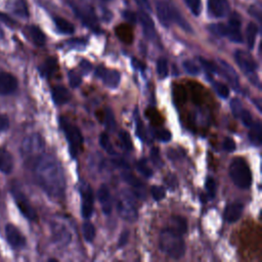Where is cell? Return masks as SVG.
<instances>
[{"mask_svg":"<svg viewBox=\"0 0 262 262\" xmlns=\"http://www.w3.org/2000/svg\"><path fill=\"white\" fill-rule=\"evenodd\" d=\"M34 175L41 188L52 199H62L67 181L63 169L56 158L51 155H41L33 166Z\"/></svg>","mask_w":262,"mask_h":262,"instance_id":"obj_1","label":"cell"},{"mask_svg":"<svg viewBox=\"0 0 262 262\" xmlns=\"http://www.w3.org/2000/svg\"><path fill=\"white\" fill-rule=\"evenodd\" d=\"M159 245L161 251L174 260H179L184 256L185 243L182 238V234L171 227L164 228L161 231Z\"/></svg>","mask_w":262,"mask_h":262,"instance_id":"obj_2","label":"cell"},{"mask_svg":"<svg viewBox=\"0 0 262 262\" xmlns=\"http://www.w3.org/2000/svg\"><path fill=\"white\" fill-rule=\"evenodd\" d=\"M228 173L232 182L238 188L246 189L252 183V173L244 158H234L229 165Z\"/></svg>","mask_w":262,"mask_h":262,"instance_id":"obj_3","label":"cell"},{"mask_svg":"<svg viewBox=\"0 0 262 262\" xmlns=\"http://www.w3.org/2000/svg\"><path fill=\"white\" fill-rule=\"evenodd\" d=\"M117 210L119 215L129 221L134 222L138 218L136 201L133 192L130 190H122L117 200Z\"/></svg>","mask_w":262,"mask_h":262,"instance_id":"obj_4","label":"cell"},{"mask_svg":"<svg viewBox=\"0 0 262 262\" xmlns=\"http://www.w3.org/2000/svg\"><path fill=\"white\" fill-rule=\"evenodd\" d=\"M59 123L64 133V136L68 140V143L70 146V152L73 158H76L81 151L83 146V135L80 129L76 125H73L72 123H70L66 118H60Z\"/></svg>","mask_w":262,"mask_h":262,"instance_id":"obj_5","label":"cell"},{"mask_svg":"<svg viewBox=\"0 0 262 262\" xmlns=\"http://www.w3.org/2000/svg\"><path fill=\"white\" fill-rule=\"evenodd\" d=\"M44 146L45 143L42 136L38 133H33L24 139L20 151L29 162H35L36 159L43 154Z\"/></svg>","mask_w":262,"mask_h":262,"instance_id":"obj_6","label":"cell"},{"mask_svg":"<svg viewBox=\"0 0 262 262\" xmlns=\"http://www.w3.org/2000/svg\"><path fill=\"white\" fill-rule=\"evenodd\" d=\"M79 191L81 195V214L83 218L89 219L93 213V191L91 186L82 181L79 186Z\"/></svg>","mask_w":262,"mask_h":262,"instance_id":"obj_7","label":"cell"},{"mask_svg":"<svg viewBox=\"0 0 262 262\" xmlns=\"http://www.w3.org/2000/svg\"><path fill=\"white\" fill-rule=\"evenodd\" d=\"M234 59L239 67V69L245 73V75L256 77V70H257V62L253 58V56L245 51V50H236L234 52Z\"/></svg>","mask_w":262,"mask_h":262,"instance_id":"obj_8","label":"cell"},{"mask_svg":"<svg viewBox=\"0 0 262 262\" xmlns=\"http://www.w3.org/2000/svg\"><path fill=\"white\" fill-rule=\"evenodd\" d=\"M12 193H13V198L16 203V206L20 211V213L29 220H36L37 213L35 209L32 207V205L30 204V202L28 201V199L26 198V195L21 191L15 190V189L12 191Z\"/></svg>","mask_w":262,"mask_h":262,"instance_id":"obj_9","label":"cell"},{"mask_svg":"<svg viewBox=\"0 0 262 262\" xmlns=\"http://www.w3.org/2000/svg\"><path fill=\"white\" fill-rule=\"evenodd\" d=\"M96 77L100 78L103 84L108 88H117L121 81V75L116 70H108L103 67H98L95 71Z\"/></svg>","mask_w":262,"mask_h":262,"instance_id":"obj_10","label":"cell"},{"mask_svg":"<svg viewBox=\"0 0 262 262\" xmlns=\"http://www.w3.org/2000/svg\"><path fill=\"white\" fill-rule=\"evenodd\" d=\"M226 37L234 43L243 42V36L241 33V18L235 12L230 15L228 24L226 25Z\"/></svg>","mask_w":262,"mask_h":262,"instance_id":"obj_11","label":"cell"},{"mask_svg":"<svg viewBox=\"0 0 262 262\" xmlns=\"http://www.w3.org/2000/svg\"><path fill=\"white\" fill-rule=\"evenodd\" d=\"M5 235L6 239L12 248L19 249L23 248L26 244V238L21 232L12 224H7L5 226Z\"/></svg>","mask_w":262,"mask_h":262,"instance_id":"obj_12","label":"cell"},{"mask_svg":"<svg viewBox=\"0 0 262 262\" xmlns=\"http://www.w3.org/2000/svg\"><path fill=\"white\" fill-rule=\"evenodd\" d=\"M17 88V80L16 78L6 72L0 73V94L7 95L13 93Z\"/></svg>","mask_w":262,"mask_h":262,"instance_id":"obj_13","label":"cell"},{"mask_svg":"<svg viewBox=\"0 0 262 262\" xmlns=\"http://www.w3.org/2000/svg\"><path fill=\"white\" fill-rule=\"evenodd\" d=\"M74 10L76 14L80 17V19L90 29L96 30L98 28L96 16L93 12V10L88 6H80V7H74Z\"/></svg>","mask_w":262,"mask_h":262,"instance_id":"obj_14","label":"cell"},{"mask_svg":"<svg viewBox=\"0 0 262 262\" xmlns=\"http://www.w3.org/2000/svg\"><path fill=\"white\" fill-rule=\"evenodd\" d=\"M97 198L100 203L101 209L105 215H110L113 210V200L111 191L105 184H101L97 190Z\"/></svg>","mask_w":262,"mask_h":262,"instance_id":"obj_15","label":"cell"},{"mask_svg":"<svg viewBox=\"0 0 262 262\" xmlns=\"http://www.w3.org/2000/svg\"><path fill=\"white\" fill-rule=\"evenodd\" d=\"M52 236L54 243L61 247H67V245L71 242L70 231L63 224L60 223H56L54 226H52Z\"/></svg>","mask_w":262,"mask_h":262,"instance_id":"obj_16","label":"cell"},{"mask_svg":"<svg viewBox=\"0 0 262 262\" xmlns=\"http://www.w3.org/2000/svg\"><path fill=\"white\" fill-rule=\"evenodd\" d=\"M209 12L215 17H223L229 12L227 0H208Z\"/></svg>","mask_w":262,"mask_h":262,"instance_id":"obj_17","label":"cell"},{"mask_svg":"<svg viewBox=\"0 0 262 262\" xmlns=\"http://www.w3.org/2000/svg\"><path fill=\"white\" fill-rule=\"evenodd\" d=\"M244 205L238 202H233L227 205L224 211V218L228 223L236 222L243 215Z\"/></svg>","mask_w":262,"mask_h":262,"instance_id":"obj_18","label":"cell"},{"mask_svg":"<svg viewBox=\"0 0 262 262\" xmlns=\"http://www.w3.org/2000/svg\"><path fill=\"white\" fill-rule=\"evenodd\" d=\"M157 15L161 21V24L165 27H169L171 24L170 19V2L166 0H159L156 4Z\"/></svg>","mask_w":262,"mask_h":262,"instance_id":"obj_19","label":"cell"},{"mask_svg":"<svg viewBox=\"0 0 262 262\" xmlns=\"http://www.w3.org/2000/svg\"><path fill=\"white\" fill-rule=\"evenodd\" d=\"M139 20L142 25L143 33H144L145 37L149 40H154L156 38V29H155L154 21L151 20L150 16L148 15V12L141 10L139 13Z\"/></svg>","mask_w":262,"mask_h":262,"instance_id":"obj_20","label":"cell"},{"mask_svg":"<svg viewBox=\"0 0 262 262\" xmlns=\"http://www.w3.org/2000/svg\"><path fill=\"white\" fill-rule=\"evenodd\" d=\"M170 19H171V23L177 24L184 31L189 32V33L192 32L190 25L185 20L183 15L180 13V11L177 9V7L172 2H170Z\"/></svg>","mask_w":262,"mask_h":262,"instance_id":"obj_21","label":"cell"},{"mask_svg":"<svg viewBox=\"0 0 262 262\" xmlns=\"http://www.w3.org/2000/svg\"><path fill=\"white\" fill-rule=\"evenodd\" d=\"M219 63L221 66V70H222V73H223L224 77L227 79V81L231 84V86L233 88L237 89L238 86H239L238 76H237L236 72L234 71V69L224 60L219 59Z\"/></svg>","mask_w":262,"mask_h":262,"instance_id":"obj_22","label":"cell"},{"mask_svg":"<svg viewBox=\"0 0 262 262\" xmlns=\"http://www.w3.org/2000/svg\"><path fill=\"white\" fill-rule=\"evenodd\" d=\"M52 98L55 104L61 105L70 101L71 93L64 86L57 85L52 88Z\"/></svg>","mask_w":262,"mask_h":262,"instance_id":"obj_23","label":"cell"},{"mask_svg":"<svg viewBox=\"0 0 262 262\" xmlns=\"http://www.w3.org/2000/svg\"><path fill=\"white\" fill-rule=\"evenodd\" d=\"M13 169L12 156L4 148H0V171L9 174Z\"/></svg>","mask_w":262,"mask_h":262,"instance_id":"obj_24","label":"cell"},{"mask_svg":"<svg viewBox=\"0 0 262 262\" xmlns=\"http://www.w3.org/2000/svg\"><path fill=\"white\" fill-rule=\"evenodd\" d=\"M261 131H262V124L260 121H257L256 123H253L251 125V129L249 132V139L256 146H259L261 144Z\"/></svg>","mask_w":262,"mask_h":262,"instance_id":"obj_25","label":"cell"},{"mask_svg":"<svg viewBox=\"0 0 262 262\" xmlns=\"http://www.w3.org/2000/svg\"><path fill=\"white\" fill-rule=\"evenodd\" d=\"M55 27L57 29L58 32H60L61 34H73L75 32V27L72 23H70L69 20L60 17V16H55L53 18Z\"/></svg>","mask_w":262,"mask_h":262,"instance_id":"obj_26","label":"cell"},{"mask_svg":"<svg viewBox=\"0 0 262 262\" xmlns=\"http://www.w3.org/2000/svg\"><path fill=\"white\" fill-rule=\"evenodd\" d=\"M57 60L54 57H48L40 67V72L43 76L50 77L57 71Z\"/></svg>","mask_w":262,"mask_h":262,"instance_id":"obj_27","label":"cell"},{"mask_svg":"<svg viewBox=\"0 0 262 262\" xmlns=\"http://www.w3.org/2000/svg\"><path fill=\"white\" fill-rule=\"evenodd\" d=\"M122 178L131 187H133L135 190L139 191V193H138V196H139L140 195V191H142L144 189L143 183L138 178H136L132 173H130V172H123L122 173Z\"/></svg>","mask_w":262,"mask_h":262,"instance_id":"obj_28","label":"cell"},{"mask_svg":"<svg viewBox=\"0 0 262 262\" xmlns=\"http://www.w3.org/2000/svg\"><path fill=\"white\" fill-rule=\"evenodd\" d=\"M29 34H30L33 42L37 46H43L45 44L46 37H45L44 33L40 30V28H38L37 26H30L29 27Z\"/></svg>","mask_w":262,"mask_h":262,"instance_id":"obj_29","label":"cell"},{"mask_svg":"<svg viewBox=\"0 0 262 262\" xmlns=\"http://www.w3.org/2000/svg\"><path fill=\"white\" fill-rule=\"evenodd\" d=\"M171 222H172L171 228H173L178 233L183 234L187 231V221L184 217L179 215H174L171 218Z\"/></svg>","mask_w":262,"mask_h":262,"instance_id":"obj_30","label":"cell"},{"mask_svg":"<svg viewBox=\"0 0 262 262\" xmlns=\"http://www.w3.org/2000/svg\"><path fill=\"white\" fill-rule=\"evenodd\" d=\"M258 33V27L254 23H249L246 29V39H247V44L250 49L254 48L256 37Z\"/></svg>","mask_w":262,"mask_h":262,"instance_id":"obj_31","label":"cell"},{"mask_svg":"<svg viewBox=\"0 0 262 262\" xmlns=\"http://www.w3.org/2000/svg\"><path fill=\"white\" fill-rule=\"evenodd\" d=\"M103 123L107 132H114L116 129V119L112 108L106 107L103 115Z\"/></svg>","mask_w":262,"mask_h":262,"instance_id":"obj_32","label":"cell"},{"mask_svg":"<svg viewBox=\"0 0 262 262\" xmlns=\"http://www.w3.org/2000/svg\"><path fill=\"white\" fill-rule=\"evenodd\" d=\"M82 232H83V236L85 238V241L87 242H92L95 237V227L94 225L89 222V221H86L83 223L82 225Z\"/></svg>","mask_w":262,"mask_h":262,"instance_id":"obj_33","label":"cell"},{"mask_svg":"<svg viewBox=\"0 0 262 262\" xmlns=\"http://www.w3.org/2000/svg\"><path fill=\"white\" fill-rule=\"evenodd\" d=\"M157 73L161 79L168 76V61L164 57H160L157 60Z\"/></svg>","mask_w":262,"mask_h":262,"instance_id":"obj_34","label":"cell"},{"mask_svg":"<svg viewBox=\"0 0 262 262\" xmlns=\"http://www.w3.org/2000/svg\"><path fill=\"white\" fill-rule=\"evenodd\" d=\"M99 144L107 154H110V155H115L116 154L106 133H101L99 135Z\"/></svg>","mask_w":262,"mask_h":262,"instance_id":"obj_35","label":"cell"},{"mask_svg":"<svg viewBox=\"0 0 262 262\" xmlns=\"http://www.w3.org/2000/svg\"><path fill=\"white\" fill-rule=\"evenodd\" d=\"M119 139H120V141H121L122 146H123L126 150H132L133 144H132V141H131L130 134H129L127 131H125V130L120 131V133H119Z\"/></svg>","mask_w":262,"mask_h":262,"instance_id":"obj_36","label":"cell"},{"mask_svg":"<svg viewBox=\"0 0 262 262\" xmlns=\"http://www.w3.org/2000/svg\"><path fill=\"white\" fill-rule=\"evenodd\" d=\"M136 168L137 170L146 178H149L152 175V171L150 170V168L147 166L146 160L145 159H140L139 161H137L136 163Z\"/></svg>","mask_w":262,"mask_h":262,"instance_id":"obj_37","label":"cell"},{"mask_svg":"<svg viewBox=\"0 0 262 262\" xmlns=\"http://www.w3.org/2000/svg\"><path fill=\"white\" fill-rule=\"evenodd\" d=\"M14 12L23 17H27L29 15V11H28V7L27 4L24 0H17L14 3Z\"/></svg>","mask_w":262,"mask_h":262,"instance_id":"obj_38","label":"cell"},{"mask_svg":"<svg viewBox=\"0 0 262 262\" xmlns=\"http://www.w3.org/2000/svg\"><path fill=\"white\" fill-rule=\"evenodd\" d=\"M182 67L184 69V71L189 74V75H192V76H195V75H199L200 74V69L199 67L196 66L195 62H193L192 60H184L183 63H182Z\"/></svg>","mask_w":262,"mask_h":262,"instance_id":"obj_39","label":"cell"},{"mask_svg":"<svg viewBox=\"0 0 262 262\" xmlns=\"http://www.w3.org/2000/svg\"><path fill=\"white\" fill-rule=\"evenodd\" d=\"M213 86H214L215 91L217 92V94L220 97H222V98H227L228 97V95H229V88L224 83L214 82Z\"/></svg>","mask_w":262,"mask_h":262,"instance_id":"obj_40","label":"cell"},{"mask_svg":"<svg viewBox=\"0 0 262 262\" xmlns=\"http://www.w3.org/2000/svg\"><path fill=\"white\" fill-rule=\"evenodd\" d=\"M173 96L178 103H184L187 95H186V91L182 86H177L173 90Z\"/></svg>","mask_w":262,"mask_h":262,"instance_id":"obj_41","label":"cell"},{"mask_svg":"<svg viewBox=\"0 0 262 262\" xmlns=\"http://www.w3.org/2000/svg\"><path fill=\"white\" fill-rule=\"evenodd\" d=\"M205 186H206V190H207L209 199H214L215 194H216V182H215L214 178L207 177Z\"/></svg>","mask_w":262,"mask_h":262,"instance_id":"obj_42","label":"cell"},{"mask_svg":"<svg viewBox=\"0 0 262 262\" xmlns=\"http://www.w3.org/2000/svg\"><path fill=\"white\" fill-rule=\"evenodd\" d=\"M185 3L194 15L198 16L201 13V9H202L201 0H185Z\"/></svg>","mask_w":262,"mask_h":262,"instance_id":"obj_43","label":"cell"},{"mask_svg":"<svg viewBox=\"0 0 262 262\" xmlns=\"http://www.w3.org/2000/svg\"><path fill=\"white\" fill-rule=\"evenodd\" d=\"M150 193L154 198L155 201H161L165 198L166 195V190L163 186H158V185H154L151 186V189H150Z\"/></svg>","mask_w":262,"mask_h":262,"instance_id":"obj_44","label":"cell"},{"mask_svg":"<svg viewBox=\"0 0 262 262\" xmlns=\"http://www.w3.org/2000/svg\"><path fill=\"white\" fill-rule=\"evenodd\" d=\"M230 108H231V112H232V114H233V116L235 118H238L239 114L244 110L243 103H242V101L238 98H232L231 99V101H230Z\"/></svg>","mask_w":262,"mask_h":262,"instance_id":"obj_45","label":"cell"},{"mask_svg":"<svg viewBox=\"0 0 262 262\" xmlns=\"http://www.w3.org/2000/svg\"><path fill=\"white\" fill-rule=\"evenodd\" d=\"M238 119H241V121L243 122V124H244L246 127H251V125L254 123L251 113H250L248 110H245V108H244V110L242 111V113L239 114Z\"/></svg>","mask_w":262,"mask_h":262,"instance_id":"obj_46","label":"cell"},{"mask_svg":"<svg viewBox=\"0 0 262 262\" xmlns=\"http://www.w3.org/2000/svg\"><path fill=\"white\" fill-rule=\"evenodd\" d=\"M69 81H70V85L73 88L79 87L82 83V79H81L80 75L77 74L76 72H73V71L69 72Z\"/></svg>","mask_w":262,"mask_h":262,"instance_id":"obj_47","label":"cell"},{"mask_svg":"<svg viewBox=\"0 0 262 262\" xmlns=\"http://www.w3.org/2000/svg\"><path fill=\"white\" fill-rule=\"evenodd\" d=\"M209 29L212 33L218 35V36H226V25L223 24H215L209 26Z\"/></svg>","mask_w":262,"mask_h":262,"instance_id":"obj_48","label":"cell"},{"mask_svg":"<svg viewBox=\"0 0 262 262\" xmlns=\"http://www.w3.org/2000/svg\"><path fill=\"white\" fill-rule=\"evenodd\" d=\"M155 136L157 137L158 140L160 141H163V142H168L170 141L172 135L171 133L168 131V130H165V129H161V130H157L155 132Z\"/></svg>","mask_w":262,"mask_h":262,"instance_id":"obj_49","label":"cell"},{"mask_svg":"<svg viewBox=\"0 0 262 262\" xmlns=\"http://www.w3.org/2000/svg\"><path fill=\"white\" fill-rule=\"evenodd\" d=\"M223 149L228 151V152H232L235 150V142L232 138L230 137H226L224 140H223Z\"/></svg>","mask_w":262,"mask_h":262,"instance_id":"obj_50","label":"cell"},{"mask_svg":"<svg viewBox=\"0 0 262 262\" xmlns=\"http://www.w3.org/2000/svg\"><path fill=\"white\" fill-rule=\"evenodd\" d=\"M199 59H200V62L202 63V66H203L208 72H210V73H216V72H217V68H216V66H215L212 61L207 60V59H205V58H203V57H200Z\"/></svg>","mask_w":262,"mask_h":262,"instance_id":"obj_51","label":"cell"},{"mask_svg":"<svg viewBox=\"0 0 262 262\" xmlns=\"http://www.w3.org/2000/svg\"><path fill=\"white\" fill-rule=\"evenodd\" d=\"M135 121H136V134L138 137H140L141 139H143V125L142 122L137 114V112L135 111Z\"/></svg>","mask_w":262,"mask_h":262,"instance_id":"obj_52","label":"cell"},{"mask_svg":"<svg viewBox=\"0 0 262 262\" xmlns=\"http://www.w3.org/2000/svg\"><path fill=\"white\" fill-rule=\"evenodd\" d=\"M122 16L124 17L125 20H127V21L130 23V24H135V23L137 21V15H136L134 12L130 11V10H125V11H123Z\"/></svg>","mask_w":262,"mask_h":262,"instance_id":"obj_53","label":"cell"},{"mask_svg":"<svg viewBox=\"0 0 262 262\" xmlns=\"http://www.w3.org/2000/svg\"><path fill=\"white\" fill-rule=\"evenodd\" d=\"M150 158H151V161L155 165H157L158 167H161L162 166V161H161V157H160V154H159V149L158 148H152L151 151H150Z\"/></svg>","mask_w":262,"mask_h":262,"instance_id":"obj_54","label":"cell"},{"mask_svg":"<svg viewBox=\"0 0 262 262\" xmlns=\"http://www.w3.org/2000/svg\"><path fill=\"white\" fill-rule=\"evenodd\" d=\"M135 1H136V4L138 5V7L142 11L150 12L151 7H150V4H149V0H135Z\"/></svg>","mask_w":262,"mask_h":262,"instance_id":"obj_55","label":"cell"},{"mask_svg":"<svg viewBox=\"0 0 262 262\" xmlns=\"http://www.w3.org/2000/svg\"><path fill=\"white\" fill-rule=\"evenodd\" d=\"M9 127V120L5 115L0 114V131H4Z\"/></svg>","mask_w":262,"mask_h":262,"instance_id":"obj_56","label":"cell"},{"mask_svg":"<svg viewBox=\"0 0 262 262\" xmlns=\"http://www.w3.org/2000/svg\"><path fill=\"white\" fill-rule=\"evenodd\" d=\"M80 68H81V70H82V72H83L84 74H87V73H89L90 70H91V63H90L88 60L83 59V60L80 62Z\"/></svg>","mask_w":262,"mask_h":262,"instance_id":"obj_57","label":"cell"},{"mask_svg":"<svg viewBox=\"0 0 262 262\" xmlns=\"http://www.w3.org/2000/svg\"><path fill=\"white\" fill-rule=\"evenodd\" d=\"M128 237H129V231L128 230H125L121 233V236H120V239H119V247H123L126 245L127 241H128Z\"/></svg>","mask_w":262,"mask_h":262,"instance_id":"obj_58","label":"cell"},{"mask_svg":"<svg viewBox=\"0 0 262 262\" xmlns=\"http://www.w3.org/2000/svg\"><path fill=\"white\" fill-rule=\"evenodd\" d=\"M131 63H132V66H133V68L136 69V70H138V71H143V70L145 69L144 64H143L141 61H139L138 59H136V58H132Z\"/></svg>","mask_w":262,"mask_h":262,"instance_id":"obj_59","label":"cell"},{"mask_svg":"<svg viewBox=\"0 0 262 262\" xmlns=\"http://www.w3.org/2000/svg\"><path fill=\"white\" fill-rule=\"evenodd\" d=\"M3 37V32H2V30H1V28H0V39Z\"/></svg>","mask_w":262,"mask_h":262,"instance_id":"obj_60","label":"cell"},{"mask_svg":"<svg viewBox=\"0 0 262 262\" xmlns=\"http://www.w3.org/2000/svg\"><path fill=\"white\" fill-rule=\"evenodd\" d=\"M103 1H107V0H103Z\"/></svg>","mask_w":262,"mask_h":262,"instance_id":"obj_61","label":"cell"}]
</instances>
